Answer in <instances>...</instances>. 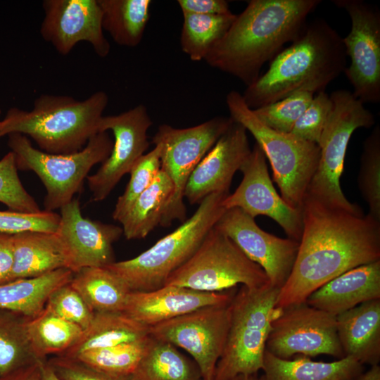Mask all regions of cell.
I'll return each mask as SVG.
<instances>
[{
  "label": "cell",
  "instance_id": "cell-1",
  "mask_svg": "<svg viewBox=\"0 0 380 380\" xmlns=\"http://www.w3.org/2000/svg\"><path fill=\"white\" fill-rule=\"evenodd\" d=\"M298 254L275 310L305 303L343 272L380 260V222L361 210L348 211L305 196Z\"/></svg>",
  "mask_w": 380,
  "mask_h": 380
},
{
  "label": "cell",
  "instance_id": "cell-2",
  "mask_svg": "<svg viewBox=\"0 0 380 380\" xmlns=\"http://www.w3.org/2000/svg\"><path fill=\"white\" fill-rule=\"evenodd\" d=\"M320 0H251L204 61L246 87L262 65L300 34Z\"/></svg>",
  "mask_w": 380,
  "mask_h": 380
},
{
  "label": "cell",
  "instance_id": "cell-3",
  "mask_svg": "<svg viewBox=\"0 0 380 380\" xmlns=\"http://www.w3.org/2000/svg\"><path fill=\"white\" fill-rule=\"evenodd\" d=\"M343 37L325 20L306 23L299 36L270 62L242 94L252 110L300 91H324L346 68Z\"/></svg>",
  "mask_w": 380,
  "mask_h": 380
},
{
  "label": "cell",
  "instance_id": "cell-4",
  "mask_svg": "<svg viewBox=\"0 0 380 380\" xmlns=\"http://www.w3.org/2000/svg\"><path fill=\"white\" fill-rule=\"evenodd\" d=\"M102 91L83 101L69 96L43 94L30 110L11 108L0 121V137L21 134L39 149L50 154H72L83 149L99 132V125L108 105Z\"/></svg>",
  "mask_w": 380,
  "mask_h": 380
},
{
  "label": "cell",
  "instance_id": "cell-5",
  "mask_svg": "<svg viewBox=\"0 0 380 380\" xmlns=\"http://www.w3.org/2000/svg\"><path fill=\"white\" fill-rule=\"evenodd\" d=\"M229 194H209L191 217L150 248L134 258L104 267L118 276L130 291L147 292L163 287L170 275L196 252L225 212L222 203Z\"/></svg>",
  "mask_w": 380,
  "mask_h": 380
},
{
  "label": "cell",
  "instance_id": "cell-6",
  "mask_svg": "<svg viewBox=\"0 0 380 380\" xmlns=\"http://www.w3.org/2000/svg\"><path fill=\"white\" fill-rule=\"evenodd\" d=\"M280 289L270 284L261 288L241 286L230 302V322L214 380H233L255 374L263 358Z\"/></svg>",
  "mask_w": 380,
  "mask_h": 380
},
{
  "label": "cell",
  "instance_id": "cell-7",
  "mask_svg": "<svg viewBox=\"0 0 380 380\" xmlns=\"http://www.w3.org/2000/svg\"><path fill=\"white\" fill-rule=\"evenodd\" d=\"M226 103L229 117L253 135L269 160L281 198L292 208L302 210L319 162L318 145L267 127L236 91L227 94Z\"/></svg>",
  "mask_w": 380,
  "mask_h": 380
},
{
  "label": "cell",
  "instance_id": "cell-8",
  "mask_svg": "<svg viewBox=\"0 0 380 380\" xmlns=\"http://www.w3.org/2000/svg\"><path fill=\"white\" fill-rule=\"evenodd\" d=\"M113 141L108 132L92 137L85 147L72 154H50L34 148L21 134L8 135V146L18 170L32 171L46 189L44 210L53 212L70 203L82 189L91 169L110 156Z\"/></svg>",
  "mask_w": 380,
  "mask_h": 380
},
{
  "label": "cell",
  "instance_id": "cell-9",
  "mask_svg": "<svg viewBox=\"0 0 380 380\" xmlns=\"http://www.w3.org/2000/svg\"><path fill=\"white\" fill-rule=\"evenodd\" d=\"M329 96L333 109L317 144L319 162L305 196L329 207L357 211L361 210L358 205L351 203L344 196L340 179L353 133L358 128L372 127L375 119L351 91L338 89Z\"/></svg>",
  "mask_w": 380,
  "mask_h": 380
},
{
  "label": "cell",
  "instance_id": "cell-10",
  "mask_svg": "<svg viewBox=\"0 0 380 380\" xmlns=\"http://www.w3.org/2000/svg\"><path fill=\"white\" fill-rule=\"evenodd\" d=\"M270 284L262 267L213 227L196 252L170 275L165 285L213 293L239 284L254 289Z\"/></svg>",
  "mask_w": 380,
  "mask_h": 380
},
{
  "label": "cell",
  "instance_id": "cell-11",
  "mask_svg": "<svg viewBox=\"0 0 380 380\" xmlns=\"http://www.w3.org/2000/svg\"><path fill=\"white\" fill-rule=\"evenodd\" d=\"M232 122L230 117L217 116L187 128L159 126L152 143L161 147L160 170L169 177L174 189L160 225L166 227L173 221L182 223L186 220L184 191L189 178Z\"/></svg>",
  "mask_w": 380,
  "mask_h": 380
},
{
  "label": "cell",
  "instance_id": "cell-12",
  "mask_svg": "<svg viewBox=\"0 0 380 380\" xmlns=\"http://www.w3.org/2000/svg\"><path fill=\"white\" fill-rule=\"evenodd\" d=\"M265 351L288 359L295 354L345 357L336 329V315L305 302L275 310Z\"/></svg>",
  "mask_w": 380,
  "mask_h": 380
},
{
  "label": "cell",
  "instance_id": "cell-13",
  "mask_svg": "<svg viewBox=\"0 0 380 380\" xmlns=\"http://www.w3.org/2000/svg\"><path fill=\"white\" fill-rule=\"evenodd\" d=\"M230 302L203 307L150 327L149 335L185 350L203 380L213 378L229 327Z\"/></svg>",
  "mask_w": 380,
  "mask_h": 380
},
{
  "label": "cell",
  "instance_id": "cell-14",
  "mask_svg": "<svg viewBox=\"0 0 380 380\" xmlns=\"http://www.w3.org/2000/svg\"><path fill=\"white\" fill-rule=\"evenodd\" d=\"M351 20L343 42L350 65L344 70L353 96L365 103L380 101V11L362 0H334Z\"/></svg>",
  "mask_w": 380,
  "mask_h": 380
},
{
  "label": "cell",
  "instance_id": "cell-15",
  "mask_svg": "<svg viewBox=\"0 0 380 380\" xmlns=\"http://www.w3.org/2000/svg\"><path fill=\"white\" fill-rule=\"evenodd\" d=\"M153 125L143 104L118 115L101 118L99 131L110 130L114 136L111 153L98 170L87 177L94 201L106 199L122 177L129 173L148 148L147 132Z\"/></svg>",
  "mask_w": 380,
  "mask_h": 380
},
{
  "label": "cell",
  "instance_id": "cell-16",
  "mask_svg": "<svg viewBox=\"0 0 380 380\" xmlns=\"http://www.w3.org/2000/svg\"><path fill=\"white\" fill-rule=\"evenodd\" d=\"M265 155L255 144L239 170L243 179L222 204L225 209L238 208L255 219L266 215L284 230L289 238L299 241L303 231L302 210L290 206L278 194L270 177Z\"/></svg>",
  "mask_w": 380,
  "mask_h": 380
},
{
  "label": "cell",
  "instance_id": "cell-17",
  "mask_svg": "<svg viewBox=\"0 0 380 380\" xmlns=\"http://www.w3.org/2000/svg\"><path fill=\"white\" fill-rule=\"evenodd\" d=\"M214 227L262 267L272 286L279 289L284 286L292 271L299 241L263 231L254 218L238 208L226 210Z\"/></svg>",
  "mask_w": 380,
  "mask_h": 380
},
{
  "label": "cell",
  "instance_id": "cell-18",
  "mask_svg": "<svg viewBox=\"0 0 380 380\" xmlns=\"http://www.w3.org/2000/svg\"><path fill=\"white\" fill-rule=\"evenodd\" d=\"M44 17L39 32L61 55H68L80 42H89L100 57L110 50L102 28L98 0H44Z\"/></svg>",
  "mask_w": 380,
  "mask_h": 380
},
{
  "label": "cell",
  "instance_id": "cell-19",
  "mask_svg": "<svg viewBox=\"0 0 380 380\" xmlns=\"http://www.w3.org/2000/svg\"><path fill=\"white\" fill-rule=\"evenodd\" d=\"M60 210L56 232L68 250L71 271L115 262L113 244L123 234L122 227L84 217L76 198Z\"/></svg>",
  "mask_w": 380,
  "mask_h": 380
},
{
  "label": "cell",
  "instance_id": "cell-20",
  "mask_svg": "<svg viewBox=\"0 0 380 380\" xmlns=\"http://www.w3.org/2000/svg\"><path fill=\"white\" fill-rule=\"evenodd\" d=\"M246 132L242 125L233 120L199 162L184 191V198L189 203L199 204L212 193L229 192L235 172L251 151Z\"/></svg>",
  "mask_w": 380,
  "mask_h": 380
},
{
  "label": "cell",
  "instance_id": "cell-21",
  "mask_svg": "<svg viewBox=\"0 0 380 380\" xmlns=\"http://www.w3.org/2000/svg\"><path fill=\"white\" fill-rule=\"evenodd\" d=\"M233 295L204 292L186 287L165 285L156 290L131 291L123 312L150 327L199 308L229 303Z\"/></svg>",
  "mask_w": 380,
  "mask_h": 380
},
{
  "label": "cell",
  "instance_id": "cell-22",
  "mask_svg": "<svg viewBox=\"0 0 380 380\" xmlns=\"http://www.w3.org/2000/svg\"><path fill=\"white\" fill-rule=\"evenodd\" d=\"M380 299V260L348 270L314 292L305 303L337 315L364 302Z\"/></svg>",
  "mask_w": 380,
  "mask_h": 380
},
{
  "label": "cell",
  "instance_id": "cell-23",
  "mask_svg": "<svg viewBox=\"0 0 380 380\" xmlns=\"http://www.w3.org/2000/svg\"><path fill=\"white\" fill-rule=\"evenodd\" d=\"M13 265L8 282L70 270L68 250L56 232L26 231L13 234Z\"/></svg>",
  "mask_w": 380,
  "mask_h": 380
},
{
  "label": "cell",
  "instance_id": "cell-24",
  "mask_svg": "<svg viewBox=\"0 0 380 380\" xmlns=\"http://www.w3.org/2000/svg\"><path fill=\"white\" fill-rule=\"evenodd\" d=\"M338 339L345 356L362 365L380 360V299L364 302L336 316Z\"/></svg>",
  "mask_w": 380,
  "mask_h": 380
},
{
  "label": "cell",
  "instance_id": "cell-25",
  "mask_svg": "<svg viewBox=\"0 0 380 380\" xmlns=\"http://www.w3.org/2000/svg\"><path fill=\"white\" fill-rule=\"evenodd\" d=\"M149 336L148 327L123 312H94L90 324L77 342L60 355L73 358L89 350L140 341Z\"/></svg>",
  "mask_w": 380,
  "mask_h": 380
},
{
  "label": "cell",
  "instance_id": "cell-26",
  "mask_svg": "<svg viewBox=\"0 0 380 380\" xmlns=\"http://www.w3.org/2000/svg\"><path fill=\"white\" fill-rule=\"evenodd\" d=\"M262 370L266 380H356L363 367L350 356L322 362L306 357L281 359L265 351Z\"/></svg>",
  "mask_w": 380,
  "mask_h": 380
},
{
  "label": "cell",
  "instance_id": "cell-27",
  "mask_svg": "<svg viewBox=\"0 0 380 380\" xmlns=\"http://www.w3.org/2000/svg\"><path fill=\"white\" fill-rule=\"evenodd\" d=\"M73 274L70 270L62 268L40 277L0 284V309L33 318L44 310L52 292L70 283Z\"/></svg>",
  "mask_w": 380,
  "mask_h": 380
},
{
  "label": "cell",
  "instance_id": "cell-28",
  "mask_svg": "<svg viewBox=\"0 0 380 380\" xmlns=\"http://www.w3.org/2000/svg\"><path fill=\"white\" fill-rule=\"evenodd\" d=\"M70 284L94 312H122L131 292L118 276L104 267L80 269Z\"/></svg>",
  "mask_w": 380,
  "mask_h": 380
},
{
  "label": "cell",
  "instance_id": "cell-29",
  "mask_svg": "<svg viewBox=\"0 0 380 380\" xmlns=\"http://www.w3.org/2000/svg\"><path fill=\"white\" fill-rule=\"evenodd\" d=\"M173 190L170 179L160 170L153 183L139 196L120 222L127 240L145 238L160 225Z\"/></svg>",
  "mask_w": 380,
  "mask_h": 380
},
{
  "label": "cell",
  "instance_id": "cell-30",
  "mask_svg": "<svg viewBox=\"0 0 380 380\" xmlns=\"http://www.w3.org/2000/svg\"><path fill=\"white\" fill-rule=\"evenodd\" d=\"M102 28L120 46L139 45L150 17V0H98Z\"/></svg>",
  "mask_w": 380,
  "mask_h": 380
},
{
  "label": "cell",
  "instance_id": "cell-31",
  "mask_svg": "<svg viewBox=\"0 0 380 380\" xmlns=\"http://www.w3.org/2000/svg\"><path fill=\"white\" fill-rule=\"evenodd\" d=\"M133 374L136 380H203L197 365L175 346L151 336Z\"/></svg>",
  "mask_w": 380,
  "mask_h": 380
},
{
  "label": "cell",
  "instance_id": "cell-32",
  "mask_svg": "<svg viewBox=\"0 0 380 380\" xmlns=\"http://www.w3.org/2000/svg\"><path fill=\"white\" fill-rule=\"evenodd\" d=\"M84 330L78 325L57 315L47 307L27 322V336L39 360L47 355H60L80 339Z\"/></svg>",
  "mask_w": 380,
  "mask_h": 380
},
{
  "label": "cell",
  "instance_id": "cell-33",
  "mask_svg": "<svg viewBox=\"0 0 380 380\" xmlns=\"http://www.w3.org/2000/svg\"><path fill=\"white\" fill-rule=\"evenodd\" d=\"M28 319L20 313L0 309V376L41 361L27 336Z\"/></svg>",
  "mask_w": 380,
  "mask_h": 380
},
{
  "label": "cell",
  "instance_id": "cell-34",
  "mask_svg": "<svg viewBox=\"0 0 380 380\" xmlns=\"http://www.w3.org/2000/svg\"><path fill=\"white\" fill-rule=\"evenodd\" d=\"M182 50L193 61L204 60L212 47L226 33L236 14L182 13Z\"/></svg>",
  "mask_w": 380,
  "mask_h": 380
},
{
  "label": "cell",
  "instance_id": "cell-35",
  "mask_svg": "<svg viewBox=\"0 0 380 380\" xmlns=\"http://www.w3.org/2000/svg\"><path fill=\"white\" fill-rule=\"evenodd\" d=\"M150 338L151 336L140 341L89 350L71 359L106 373L132 374L146 351Z\"/></svg>",
  "mask_w": 380,
  "mask_h": 380
},
{
  "label": "cell",
  "instance_id": "cell-36",
  "mask_svg": "<svg viewBox=\"0 0 380 380\" xmlns=\"http://www.w3.org/2000/svg\"><path fill=\"white\" fill-rule=\"evenodd\" d=\"M358 186L368 203V215L380 222V127L376 125L363 144Z\"/></svg>",
  "mask_w": 380,
  "mask_h": 380
},
{
  "label": "cell",
  "instance_id": "cell-37",
  "mask_svg": "<svg viewBox=\"0 0 380 380\" xmlns=\"http://www.w3.org/2000/svg\"><path fill=\"white\" fill-rule=\"evenodd\" d=\"M160 146L155 145L153 150L136 162L129 173L130 179L125 190L115 203L113 220L120 222L139 196L153 183L160 170Z\"/></svg>",
  "mask_w": 380,
  "mask_h": 380
},
{
  "label": "cell",
  "instance_id": "cell-38",
  "mask_svg": "<svg viewBox=\"0 0 380 380\" xmlns=\"http://www.w3.org/2000/svg\"><path fill=\"white\" fill-rule=\"evenodd\" d=\"M315 94L300 91L272 103L253 110L267 127L284 133H290L295 122L312 101Z\"/></svg>",
  "mask_w": 380,
  "mask_h": 380
},
{
  "label": "cell",
  "instance_id": "cell-39",
  "mask_svg": "<svg viewBox=\"0 0 380 380\" xmlns=\"http://www.w3.org/2000/svg\"><path fill=\"white\" fill-rule=\"evenodd\" d=\"M0 202L10 210L18 213H36L42 210L23 186L18 175L15 156L11 151L0 160Z\"/></svg>",
  "mask_w": 380,
  "mask_h": 380
},
{
  "label": "cell",
  "instance_id": "cell-40",
  "mask_svg": "<svg viewBox=\"0 0 380 380\" xmlns=\"http://www.w3.org/2000/svg\"><path fill=\"white\" fill-rule=\"evenodd\" d=\"M332 109L333 102L330 96L324 91L317 93L290 133L317 144Z\"/></svg>",
  "mask_w": 380,
  "mask_h": 380
},
{
  "label": "cell",
  "instance_id": "cell-41",
  "mask_svg": "<svg viewBox=\"0 0 380 380\" xmlns=\"http://www.w3.org/2000/svg\"><path fill=\"white\" fill-rule=\"evenodd\" d=\"M46 307L62 318L80 326L83 330L89 327L94 316V312L70 283L53 291Z\"/></svg>",
  "mask_w": 380,
  "mask_h": 380
},
{
  "label": "cell",
  "instance_id": "cell-42",
  "mask_svg": "<svg viewBox=\"0 0 380 380\" xmlns=\"http://www.w3.org/2000/svg\"><path fill=\"white\" fill-rule=\"evenodd\" d=\"M59 221V214L44 210L36 213L0 210V232L10 234L26 231L55 232Z\"/></svg>",
  "mask_w": 380,
  "mask_h": 380
},
{
  "label": "cell",
  "instance_id": "cell-43",
  "mask_svg": "<svg viewBox=\"0 0 380 380\" xmlns=\"http://www.w3.org/2000/svg\"><path fill=\"white\" fill-rule=\"evenodd\" d=\"M46 360L61 380H136L133 374L118 375L106 373L62 355H56Z\"/></svg>",
  "mask_w": 380,
  "mask_h": 380
},
{
  "label": "cell",
  "instance_id": "cell-44",
  "mask_svg": "<svg viewBox=\"0 0 380 380\" xmlns=\"http://www.w3.org/2000/svg\"><path fill=\"white\" fill-rule=\"evenodd\" d=\"M182 13L224 15L231 13L225 0H178Z\"/></svg>",
  "mask_w": 380,
  "mask_h": 380
},
{
  "label": "cell",
  "instance_id": "cell-45",
  "mask_svg": "<svg viewBox=\"0 0 380 380\" xmlns=\"http://www.w3.org/2000/svg\"><path fill=\"white\" fill-rule=\"evenodd\" d=\"M13 265V234L0 232V284L8 282Z\"/></svg>",
  "mask_w": 380,
  "mask_h": 380
},
{
  "label": "cell",
  "instance_id": "cell-46",
  "mask_svg": "<svg viewBox=\"0 0 380 380\" xmlns=\"http://www.w3.org/2000/svg\"><path fill=\"white\" fill-rule=\"evenodd\" d=\"M41 361L1 376L0 380H39Z\"/></svg>",
  "mask_w": 380,
  "mask_h": 380
},
{
  "label": "cell",
  "instance_id": "cell-47",
  "mask_svg": "<svg viewBox=\"0 0 380 380\" xmlns=\"http://www.w3.org/2000/svg\"><path fill=\"white\" fill-rule=\"evenodd\" d=\"M39 380H61L57 376L54 370L47 362L46 360L40 362V379Z\"/></svg>",
  "mask_w": 380,
  "mask_h": 380
},
{
  "label": "cell",
  "instance_id": "cell-48",
  "mask_svg": "<svg viewBox=\"0 0 380 380\" xmlns=\"http://www.w3.org/2000/svg\"><path fill=\"white\" fill-rule=\"evenodd\" d=\"M356 380H380V367L373 365L365 373H362Z\"/></svg>",
  "mask_w": 380,
  "mask_h": 380
},
{
  "label": "cell",
  "instance_id": "cell-49",
  "mask_svg": "<svg viewBox=\"0 0 380 380\" xmlns=\"http://www.w3.org/2000/svg\"><path fill=\"white\" fill-rule=\"evenodd\" d=\"M233 380H266L264 375L258 376L257 374L252 375H239Z\"/></svg>",
  "mask_w": 380,
  "mask_h": 380
},
{
  "label": "cell",
  "instance_id": "cell-50",
  "mask_svg": "<svg viewBox=\"0 0 380 380\" xmlns=\"http://www.w3.org/2000/svg\"><path fill=\"white\" fill-rule=\"evenodd\" d=\"M206 380H214V377Z\"/></svg>",
  "mask_w": 380,
  "mask_h": 380
},
{
  "label": "cell",
  "instance_id": "cell-51",
  "mask_svg": "<svg viewBox=\"0 0 380 380\" xmlns=\"http://www.w3.org/2000/svg\"><path fill=\"white\" fill-rule=\"evenodd\" d=\"M0 113H1V110H0Z\"/></svg>",
  "mask_w": 380,
  "mask_h": 380
}]
</instances>
